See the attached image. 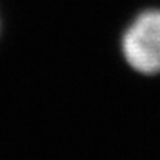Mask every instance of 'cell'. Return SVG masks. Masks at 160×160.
I'll list each match as a JSON object with an SVG mask.
<instances>
[{
	"instance_id": "obj_1",
	"label": "cell",
	"mask_w": 160,
	"mask_h": 160,
	"mask_svg": "<svg viewBox=\"0 0 160 160\" xmlns=\"http://www.w3.org/2000/svg\"><path fill=\"white\" fill-rule=\"evenodd\" d=\"M121 52L134 70L143 75L160 73V9H146L128 25Z\"/></svg>"
}]
</instances>
